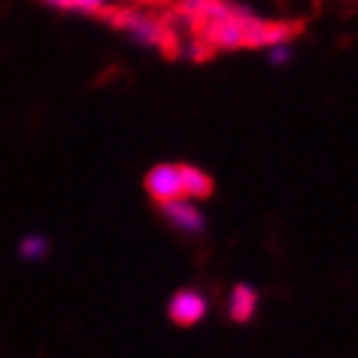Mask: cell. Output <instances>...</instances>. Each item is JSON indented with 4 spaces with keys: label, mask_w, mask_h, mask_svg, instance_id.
Instances as JSON below:
<instances>
[{
    "label": "cell",
    "mask_w": 358,
    "mask_h": 358,
    "mask_svg": "<svg viewBox=\"0 0 358 358\" xmlns=\"http://www.w3.org/2000/svg\"><path fill=\"white\" fill-rule=\"evenodd\" d=\"M258 301H262V294H258L252 285H234V292H231V301H228V316H231V322H237V325H246V322L255 316Z\"/></svg>",
    "instance_id": "obj_6"
},
{
    "label": "cell",
    "mask_w": 358,
    "mask_h": 358,
    "mask_svg": "<svg viewBox=\"0 0 358 358\" xmlns=\"http://www.w3.org/2000/svg\"><path fill=\"white\" fill-rule=\"evenodd\" d=\"M94 19H101L103 24H110V28L122 31L124 37H131L137 46H152L158 49L164 58L176 61L179 52H176V37L173 31L167 28V19L164 13H155V10H146V6H122V3H110L103 6L101 13L94 15Z\"/></svg>",
    "instance_id": "obj_1"
},
{
    "label": "cell",
    "mask_w": 358,
    "mask_h": 358,
    "mask_svg": "<svg viewBox=\"0 0 358 358\" xmlns=\"http://www.w3.org/2000/svg\"><path fill=\"white\" fill-rule=\"evenodd\" d=\"M46 249L49 246H46V240H43V237H28L22 243V255L28 258V262H37L40 255H46Z\"/></svg>",
    "instance_id": "obj_8"
},
{
    "label": "cell",
    "mask_w": 358,
    "mask_h": 358,
    "mask_svg": "<svg viewBox=\"0 0 358 358\" xmlns=\"http://www.w3.org/2000/svg\"><path fill=\"white\" fill-rule=\"evenodd\" d=\"M134 6H146V10H158V6H173L176 0H131Z\"/></svg>",
    "instance_id": "obj_9"
},
{
    "label": "cell",
    "mask_w": 358,
    "mask_h": 358,
    "mask_svg": "<svg viewBox=\"0 0 358 358\" xmlns=\"http://www.w3.org/2000/svg\"><path fill=\"white\" fill-rule=\"evenodd\" d=\"M143 189L152 201L158 203H170V201H182V185H179V167L176 164H167V161H161L146 173L143 179Z\"/></svg>",
    "instance_id": "obj_3"
},
{
    "label": "cell",
    "mask_w": 358,
    "mask_h": 358,
    "mask_svg": "<svg viewBox=\"0 0 358 358\" xmlns=\"http://www.w3.org/2000/svg\"><path fill=\"white\" fill-rule=\"evenodd\" d=\"M40 3L52 6V10H64V13H85V15H94L103 10V6H110L113 0H40Z\"/></svg>",
    "instance_id": "obj_7"
},
{
    "label": "cell",
    "mask_w": 358,
    "mask_h": 358,
    "mask_svg": "<svg viewBox=\"0 0 358 358\" xmlns=\"http://www.w3.org/2000/svg\"><path fill=\"white\" fill-rule=\"evenodd\" d=\"M167 316L176 328H192L207 316V298L198 289H179L167 303Z\"/></svg>",
    "instance_id": "obj_4"
},
{
    "label": "cell",
    "mask_w": 358,
    "mask_h": 358,
    "mask_svg": "<svg viewBox=\"0 0 358 358\" xmlns=\"http://www.w3.org/2000/svg\"><path fill=\"white\" fill-rule=\"evenodd\" d=\"M158 216L161 222L176 231V234H185V237H201L203 231H207V219H203V213L194 207L192 201H170V203H161L158 207Z\"/></svg>",
    "instance_id": "obj_2"
},
{
    "label": "cell",
    "mask_w": 358,
    "mask_h": 358,
    "mask_svg": "<svg viewBox=\"0 0 358 358\" xmlns=\"http://www.w3.org/2000/svg\"><path fill=\"white\" fill-rule=\"evenodd\" d=\"M271 58L276 61V64H282V61H285V58H289V49H276V52H273V55H271Z\"/></svg>",
    "instance_id": "obj_10"
},
{
    "label": "cell",
    "mask_w": 358,
    "mask_h": 358,
    "mask_svg": "<svg viewBox=\"0 0 358 358\" xmlns=\"http://www.w3.org/2000/svg\"><path fill=\"white\" fill-rule=\"evenodd\" d=\"M179 185H182V198L185 201H210L216 194V182L207 170H201L198 164L179 161Z\"/></svg>",
    "instance_id": "obj_5"
}]
</instances>
